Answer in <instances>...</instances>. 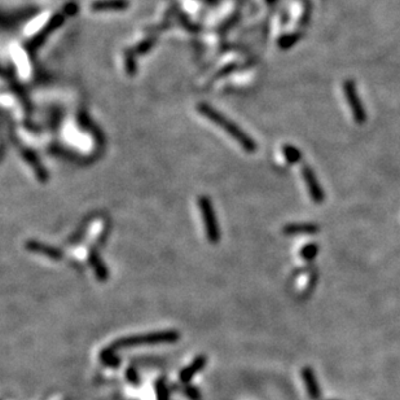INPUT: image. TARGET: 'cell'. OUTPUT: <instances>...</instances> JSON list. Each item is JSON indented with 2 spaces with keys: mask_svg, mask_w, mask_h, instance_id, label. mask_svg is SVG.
<instances>
[{
  "mask_svg": "<svg viewBox=\"0 0 400 400\" xmlns=\"http://www.w3.org/2000/svg\"><path fill=\"white\" fill-rule=\"evenodd\" d=\"M155 397L157 400H170V390L163 380H158L155 382Z\"/></svg>",
  "mask_w": 400,
  "mask_h": 400,
  "instance_id": "cell-12",
  "label": "cell"
},
{
  "mask_svg": "<svg viewBox=\"0 0 400 400\" xmlns=\"http://www.w3.org/2000/svg\"><path fill=\"white\" fill-rule=\"evenodd\" d=\"M126 69L129 71L130 75H133L136 73V64H135V57L133 55L127 53L126 56Z\"/></svg>",
  "mask_w": 400,
  "mask_h": 400,
  "instance_id": "cell-16",
  "label": "cell"
},
{
  "mask_svg": "<svg viewBox=\"0 0 400 400\" xmlns=\"http://www.w3.org/2000/svg\"><path fill=\"white\" fill-rule=\"evenodd\" d=\"M316 227L311 226V224H287L284 228V232L287 235H293V233H299V232H315Z\"/></svg>",
  "mask_w": 400,
  "mask_h": 400,
  "instance_id": "cell-11",
  "label": "cell"
},
{
  "mask_svg": "<svg viewBox=\"0 0 400 400\" xmlns=\"http://www.w3.org/2000/svg\"><path fill=\"white\" fill-rule=\"evenodd\" d=\"M198 205H200V211L202 215V222L203 227H205V232H206V237L211 244H218L220 241V229L219 224L216 222L215 213H214L213 203L210 201L209 197L202 196L198 200Z\"/></svg>",
  "mask_w": 400,
  "mask_h": 400,
  "instance_id": "cell-3",
  "label": "cell"
},
{
  "mask_svg": "<svg viewBox=\"0 0 400 400\" xmlns=\"http://www.w3.org/2000/svg\"><path fill=\"white\" fill-rule=\"evenodd\" d=\"M343 92H345L347 105H349L350 110H351L352 118L355 120L356 123L363 125L365 122V120H367V113H365V109L363 107L362 101L359 99L355 83L352 81H346L343 83Z\"/></svg>",
  "mask_w": 400,
  "mask_h": 400,
  "instance_id": "cell-4",
  "label": "cell"
},
{
  "mask_svg": "<svg viewBox=\"0 0 400 400\" xmlns=\"http://www.w3.org/2000/svg\"><path fill=\"white\" fill-rule=\"evenodd\" d=\"M297 39H298V36H285V38L281 39L280 44H281V43H284V42H286V43H285L284 45H281V47H284V48H287V47H290V45H293L294 43H295V40H297Z\"/></svg>",
  "mask_w": 400,
  "mask_h": 400,
  "instance_id": "cell-17",
  "label": "cell"
},
{
  "mask_svg": "<svg viewBox=\"0 0 400 400\" xmlns=\"http://www.w3.org/2000/svg\"><path fill=\"white\" fill-rule=\"evenodd\" d=\"M180 338V334L175 330H163V332H153L146 334H136V336L123 337L114 341L109 346L114 351L136 346H150V345H165V343H175Z\"/></svg>",
  "mask_w": 400,
  "mask_h": 400,
  "instance_id": "cell-2",
  "label": "cell"
},
{
  "mask_svg": "<svg viewBox=\"0 0 400 400\" xmlns=\"http://www.w3.org/2000/svg\"><path fill=\"white\" fill-rule=\"evenodd\" d=\"M206 363H207L206 356L200 355L197 356V358H194L193 362H192L191 364H188L185 368L181 369L180 375H179V380H180L181 384L189 385V382L192 381V378L205 368Z\"/></svg>",
  "mask_w": 400,
  "mask_h": 400,
  "instance_id": "cell-7",
  "label": "cell"
},
{
  "mask_svg": "<svg viewBox=\"0 0 400 400\" xmlns=\"http://www.w3.org/2000/svg\"><path fill=\"white\" fill-rule=\"evenodd\" d=\"M88 262H90V266L94 269V273L97 280L100 282H107L108 278H109V271H108L107 265L104 263L100 254L96 250H91L90 254H88Z\"/></svg>",
  "mask_w": 400,
  "mask_h": 400,
  "instance_id": "cell-9",
  "label": "cell"
},
{
  "mask_svg": "<svg viewBox=\"0 0 400 400\" xmlns=\"http://www.w3.org/2000/svg\"><path fill=\"white\" fill-rule=\"evenodd\" d=\"M100 360L103 364H105L107 367H110V368H118L121 365L120 356L117 355L116 351L110 349V347H108V349L103 350L100 352Z\"/></svg>",
  "mask_w": 400,
  "mask_h": 400,
  "instance_id": "cell-10",
  "label": "cell"
},
{
  "mask_svg": "<svg viewBox=\"0 0 400 400\" xmlns=\"http://www.w3.org/2000/svg\"><path fill=\"white\" fill-rule=\"evenodd\" d=\"M25 246L29 252L35 253V254H42L47 258L52 259V261H61L64 258V253L60 249L48 245V244H44V242L36 241V240L26 241Z\"/></svg>",
  "mask_w": 400,
  "mask_h": 400,
  "instance_id": "cell-6",
  "label": "cell"
},
{
  "mask_svg": "<svg viewBox=\"0 0 400 400\" xmlns=\"http://www.w3.org/2000/svg\"><path fill=\"white\" fill-rule=\"evenodd\" d=\"M129 8L127 0H97L91 4L92 12H121Z\"/></svg>",
  "mask_w": 400,
  "mask_h": 400,
  "instance_id": "cell-8",
  "label": "cell"
},
{
  "mask_svg": "<svg viewBox=\"0 0 400 400\" xmlns=\"http://www.w3.org/2000/svg\"><path fill=\"white\" fill-rule=\"evenodd\" d=\"M184 394L188 399L191 400H200L201 399V394L200 390L194 386H191V385H187V388L184 389Z\"/></svg>",
  "mask_w": 400,
  "mask_h": 400,
  "instance_id": "cell-15",
  "label": "cell"
},
{
  "mask_svg": "<svg viewBox=\"0 0 400 400\" xmlns=\"http://www.w3.org/2000/svg\"><path fill=\"white\" fill-rule=\"evenodd\" d=\"M153 43H154V40H153V39H149V40H145V42L142 43V44L139 45V52H141V53L146 52L149 48H150V47H152Z\"/></svg>",
  "mask_w": 400,
  "mask_h": 400,
  "instance_id": "cell-18",
  "label": "cell"
},
{
  "mask_svg": "<svg viewBox=\"0 0 400 400\" xmlns=\"http://www.w3.org/2000/svg\"><path fill=\"white\" fill-rule=\"evenodd\" d=\"M197 109L203 117H206V118H209L210 121H213L216 126H219L220 129H222L223 131H226L233 140H236V141L239 142L240 146H241L244 150H246V152L249 153L255 152L257 144H255L254 140H253L245 131H242L236 123H233L232 121L228 120L226 116H223L220 112H218V110L214 109L213 107H210V105H207V104L205 103L198 104Z\"/></svg>",
  "mask_w": 400,
  "mask_h": 400,
  "instance_id": "cell-1",
  "label": "cell"
},
{
  "mask_svg": "<svg viewBox=\"0 0 400 400\" xmlns=\"http://www.w3.org/2000/svg\"><path fill=\"white\" fill-rule=\"evenodd\" d=\"M282 150H284L285 158L287 159V162H290V163H297V162H299L300 159H302V154H300V152L297 148H294V146L286 145L284 146Z\"/></svg>",
  "mask_w": 400,
  "mask_h": 400,
  "instance_id": "cell-13",
  "label": "cell"
},
{
  "mask_svg": "<svg viewBox=\"0 0 400 400\" xmlns=\"http://www.w3.org/2000/svg\"><path fill=\"white\" fill-rule=\"evenodd\" d=\"M126 380L131 385H135V386H139L140 385V376L139 373L136 372L135 368H127Z\"/></svg>",
  "mask_w": 400,
  "mask_h": 400,
  "instance_id": "cell-14",
  "label": "cell"
},
{
  "mask_svg": "<svg viewBox=\"0 0 400 400\" xmlns=\"http://www.w3.org/2000/svg\"><path fill=\"white\" fill-rule=\"evenodd\" d=\"M302 176H303L304 184L307 187V191L310 193V197L312 198L315 202H323L324 201V191L321 185L319 184L317 181L316 175L315 172L312 171V168L308 167L307 165H304L302 167Z\"/></svg>",
  "mask_w": 400,
  "mask_h": 400,
  "instance_id": "cell-5",
  "label": "cell"
}]
</instances>
